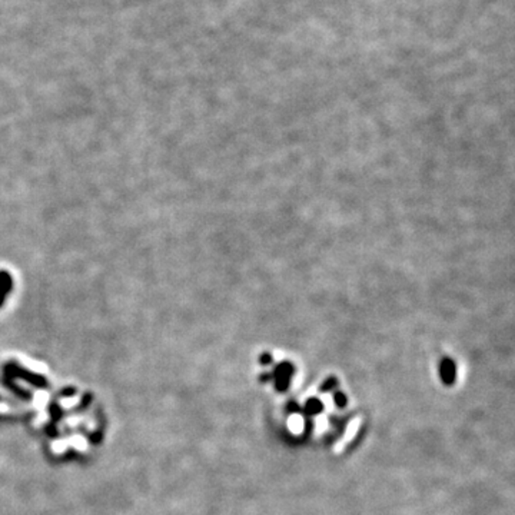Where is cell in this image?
I'll return each mask as SVG.
<instances>
[{
	"mask_svg": "<svg viewBox=\"0 0 515 515\" xmlns=\"http://www.w3.org/2000/svg\"><path fill=\"white\" fill-rule=\"evenodd\" d=\"M13 285L14 282H13L12 275L7 271L1 269L0 271V306L4 303L6 296L13 291Z\"/></svg>",
	"mask_w": 515,
	"mask_h": 515,
	"instance_id": "6da1fadb",
	"label": "cell"
},
{
	"mask_svg": "<svg viewBox=\"0 0 515 515\" xmlns=\"http://www.w3.org/2000/svg\"><path fill=\"white\" fill-rule=\"evenodd\" d=\"M336 404H338L339 407H344V405L347 404V398L342 395V394H338V395H336Z\"/></svg>",
	"mask_w": 515,
	"mask_h": 515,
	"instance_id": "7a4b0ae2",
	"label": "cell"
}]
</instances>
